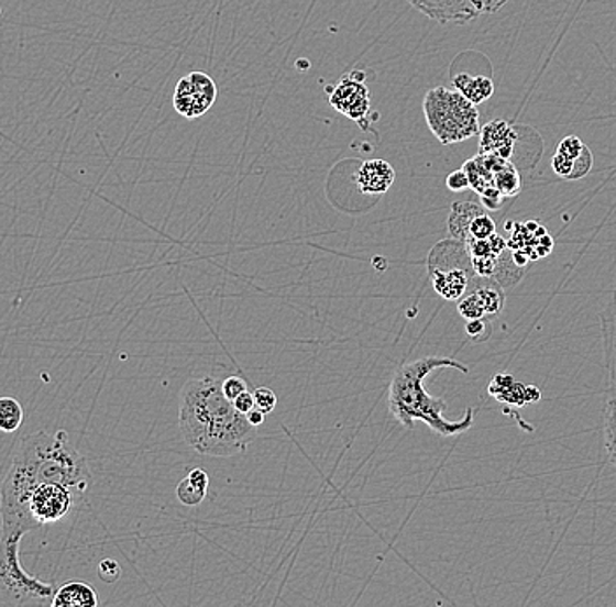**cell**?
Listing matches in <instances>:
<instances>
[{"mask_svg": "<svg viewBox=\"0 0 616 607\" xmlns=\"http://www.w3.org/2000/svg\"><path fill=\"white\" fill-rule=\"evenodd\" d=\"M90 482L88 461L70 443L67 431L26 434L0 485V526L35 531L38 526L29 514V497L37 485H64L82 500Z\"/></svg>", "mask_w": 616, "mask_h": 607, "instance_id": "obj_1", "label": "cell"}, {"mask_svg": "<svg viewBox=\"0 0 616 607\" xmlns=\"http://www.w3.org/2000/svg\"><path fill=\"white\" fill-rule=\"evenodd\" d=\"M180 434L201 455L242 454L256 437V426L233 407L216 378H191L180 390Z\"/></svg>", "mask_w": 616, "mask_h": 607, "instance_id": "obj_2", "label": "cell"}, {"mask_svg": "<svg viewBox=\"0 0 616 607\" xmlns=\"http://www.w3.org/2000/svg\"><path fill=\"white\" fill-rule=\"evenodd\" d=\"M435 369L470 372L466 364L459 363L458 360H450V357H424L416 363L403 364L402 368L394 373L393 382L389 385L391 413L405 428L411 429L417 420H422L440 437H458L473 426L475 410L470 408L466 416L462 417L459 422L447 420L443 416L447 411V402L441 398H432L431 394L424 389L426 377Z\"/></svg>", "mask_w": 616, "mask_h": 607, "instance_id": "obj_3", "label": "cell"}, {"mask_svg": "<svg viewBox=\"0 0 616 607\" xmlns=\"http://www.w3.org/2000/svg\"><path fill=\"white\" fill-rule=\"evenodd\" d=\"M29 532L0 526V604L4 606H52L56 591L23 570L20 543Z\"/></svg>", "mask_w": 616, "mask_h": 607, "instance_id": "obj_4", "label": "cell"}, {"mask_svg": "<svg viewBox=\"0 0 616 607\" xmlns=\"http://www.w3.org/2000/svg\"><path fill=\"white\" fill-rule=\"evenodd\" d=\"M422 109L429 130L443 146L459 144L480 133L476 106L459 91L443 86L432 88L424 97Z\"/></svg>", "mask_w": 616, "mask_h": 607, "instance_id": "obj_5", "label": "cell"}, {"mask_svg": "<svg viewBox=\"0 0 616 607\" xmlns=\"http://www.w3.org/2000/svg\"><path fill=\"white\" fill-rule=\"evenodd\" d=\"M428 272L435 291L449 301H458L476 275L466 244L458 239L441 240L431 249Z\"/></svg>", "mask_w": 616, "mask_h": 607, "instance_id": "obj_6", "label": "cell"}, {"mask_svg": "<svg viewBox=\"0 0 616 607\" xmlns=\"http://www.w3.org/2000/svg\"><path fill=\"white\" fill-rule=\"evenodd\" d=\"M218 99V86L206 73H191L177 82L174 109L186 120H197L206 114Z\"/></svg>", "mask_w": 616, "mask_h": 607, "instance_id": "obj_7", "label": "cell"}, {"mask_svg": "<svg viewBox=\"0 0 616 607\" xmlns=\"http://www.w3.org/2000/svg\"><path fill=\"white\" fill-rule=\"evenodd\" d=\"M76 503L79 497L64 485H37L29 497V514L38 527H43L67 517Z\"/></svg>", "mask_w": 616, "mask_h": 607, "instance_id": "obj_8", "label": "cell"}, {"mask_svg": "<svg viewBox=\"0 0 616 607\" xmlns=\"http://www.w3.org/2000/svg\"><path fill=\"white\" fill-rule=\"evenodd\" d=\"M328 93L334 111L363 126V120L370 112V90L364 85L363 77H355V74L343 77L334 88H328Z\"/></svg>", "mask_w": 616, "mask_h": 607, "instance_id": "obj_9", "label": "cell"}, {"mask_svg": "<svg viewBox=\"0 0 616 607\" xmlns=\"http://www.w3.org/2000/svg\"><path fill=\"white\" fill-rule=\"evenodd\" d=\"M417 11L438 23H464L479 18L473 0H407Z\"/></svg>", "mask_w": 616, "mask_h": 607, "instance_id": "obj_10", "label": "cell"}, {"mask_svg": "<svg viewBox=\"0 0 616 607\" xmlns=\"http://www.w3.org/2000/svg\"><path fill=\"white\" fill-rule=\"evenodd\" d=\"M479 153L496 154L501 158L512 159L517 146L518 132L514 124L505 120L488 121L480 129Z\"/></svg>", "mask_w": 616, "mask_h": 607, "instance_id": "obj_11", "label": "cell"}, {"mask_svg": "<svg viewBox=\"0 0 616 607\" xmlns=\"http://www.w3.org/2000/svg\"><path fill=\"white\" fill-rule=\"evenodd\" d=\"M396 180V170L385 159H369L355 174V185L363 195H384Z\"/></svg>", "mask_w": 616, "mask_h": 607, "instance_id": "obj_12", "label": "cell"}, {"mask_svg": "<svg viewBox=\"0 0 616 607\" xmlns=\"http://www.w3.org/2000/svg\"><path fill=\"white\" fill-rule=\"evenodd\" d=\"M601 331H603L606 368H608L609 380L616 389V289L612 293L608 305L601 312Z\"/></svg>", "mask_w": 616, "mask_h": 607, "instance_id": "obj_13", "label": "cell"}, {"mask_svg": "<svg viewBox=\"0 0 616 607\" xmlns=\"http://www.w3.org/2000/svg\"><path fill=\"white\" fill-rule=\"evenodd\" d=\"M99 595L88 583L69 582L56 591L53 607H97Z\"/></svg>", "mask_w": 616, "mask_h": 607, "instance_id": "obj_14", "label": "cell"}, {"mask_svg": "<svg viewBox=\"0 0 616 607\" xmlns=\"http://www.w3.org/2000/svg\"><path fill=\"white\" fill-rule=\"evenodd\" d=\"M455 90L466 97L471 103H484L494 95V82L487 76H471V74H459L454 77Z\"/></svg>", "mask_w": 616, "mask_h": 607, "instance_id": "obj_15", "label": "cell"}, {"mask_svg": "<svg viewBox=\"0 0 616 607\" xmlns=\"http://www.w3.org/2000/svg\"><path fill=\"white\" fill-rule=\"evenodd\" d=\"M482 210H485L482 203H475V201H455V203H452L449 216V231L452 239L464 242L471 219L480 214Z\"/></svg>", "mask_w": 616, "mask_h": 607, "instance_id": "obj_16", "label": "cell"}, {"mask_svg": "<svg viewBox=\"0 0 616 607\" xmlns=\"http://www.w3.org/2000/svg\"><path fill=\"white\" fill-rule=\"evenodd\" d=\"M494 188L505 198L517 197L518 192L522 191V179L512 159H505L494 170Z\"/></svg>", "mask_w": 616, "mask_h": 607, "instance_id": "obj_17", "label": "cell"}, {"mask_svg": "<svg viewBox=\"0 0 616 607\" xmlns=\"http://www.w3.org/2000/svg\"><path fill=\"white\" fill-rule=\"evenodd\" d=\"M522 269L520 266L515 265L512 251L506 249L505 253L497 257L496 272H494L493 278L506 291V289L517 286L522 280Z\"/></svg>", "mask_w": 616, "mask_h": 607, "instance_id": "obj_18", "label": "cell"}, {"mask_svg": "<svg viewBox=\"0 0 616 607\" xmlns=\"http://www.w3.org/2000/svg\"><path fill=\"white\" fill-rule=\"evenodd\" d=\"M23 417H25V411L16 398H11V396L0 398V431L16 432L22 428Z\"/></svg>", "mask_w": 616, "mask_h": 607, "instance_id": "obj_19", "label": "cell"}, {"mask_svg": "<svg viewBox=\"0 0 616 607\" xmlns=\"http://www.w3.org/2000/svg\"><path fill=\"white\" fill-rule=\"evenodd\" d=\"M604 445L609 462L616 467V396L609 398L604 407Z\"/></svg>", "mask_w": 616, "mask_h": 607, "instance_id": "obj_20", "label": "cell"}, {"mask_svg": "<svg viewBox=\"0 0 616 607\" xmlns=\"http://www.w3.org/2000/svg\"><path fill=\"white\" fill-rule=\"evenodd\" d=\"M496 233V223H494V219L482 210L480 214H476L475 218L471 219L470 227H468V239H476V240H487ZM464 240V242H466Z\"/></svg>", "mask_w": 616, "mask_h": 607, "instance_id": "obj_21", "label": "cell"}, {"mask_svg": "<svg viewBox=\"0 0 616 607\" xmlns=\"http://www.w3.org/2000/svg\"><path fill=\"white\" fill-rule=\"evenodd\" d=\"M206 490L195 487V485L189 482L188 476L177 485V499L185 506H198L201 500L206 499Z\"/></svg>", "mask_w": 616, "mask_h": 607, "instance_id": "obj_22", "label": "cell"}, {"mask_svg": "<svg viewBox=\"0 0 616 607\" xmlns=\"http://www.w3.org/2000/svg\"><path fill=\"white\" fill-rule=\"evenodd\" d=\"M594 167V154L588 150V146H583L582 153L574 159L573 170H571L568 180H580L591 174Z\"/></svg>", "mask_w": 616, "mask_h": 607, "instance_id": "obj_23", "label": "cell"}, {"mask_svg": "<svg viewBox=\"0 0 616 607\" xmlns=\"http://www.w3.org/2000/svg\"><path fill=\"white\" fill-rule=\"evenodd\" d=\"M254 408L263 411L265 416L272 413L277 407V396H275L274 390L268 389V387H260V389L254 390Z\"/></svg>", "mask_w": 616, "mask_h": 607, "instance_id": "obj_24", "label": "cell"}, {"mask_svg": "<svg viewBox=\"0 0 616 607\" xmlns=\"http://www.w3.org/2000/svg\"><path fill=\"white\" fill-rule=\"evenodd\" d=\"M466 334L475 342H485L491 336V322L487 319H470L466 322Z\"/></svg>", "mask_w": 616, "mask_h": 607, "instance_id": "obj_25", "label": "cell"}, {"mask_svg": "<svg viewBox=\"0 0 616 607\" xmlns=\"http://www.w3.org/2000/svg\"><path fill=\"white\" fill-rule=\"evenodd\" d=\"M583 146L585 144L576 135H570V137L562 139L561 144L557 146L556 153L562 154L565 158L573 159L574 162L580 156V153H582Z\"/></svg>", "mask_w": 616, "mask_h": 607, "instance_id": "obj_26", "label": "cell"}, {"mask_svg": "<svg viewBox=\"0 0 616 607\" xmlns=\"http://www.w3.org/2000/svg\"><path fill=\"white\" fill-rule=\"evenodd\" d=\"M97 573H99V577L103 583H116L120 580L121 567L112 559H106V561L100 562Z\"/></svg>", "mask_w": 616, "mask_h": 607, "instance_id": "obj_27", "label": "cell"}, {"mask_svg": "<svg viewBox=\"0 0 616 607\" xmlns=\"http://www.w3.org/2000/svg\"><path fill=\"white\" fill-rule=\"evenodd\" d=\"M221 387H223L224 396H227L230 401H233L239 394L248 390V384H245L244 378L240 377H228L227 380L221 382Z\"/></svg>", "mask_w": 616, "mask_h": 607, "instance_id": "obj_28", "label": "cell"}, {"mask_svg": "<svg viewBox=\"0 0 616 607\" xmlns=\"http://www.w3.org/2000/svg\"><path fill=\"white\" fill-rule=\"evenodd\" d=\"M447 188L454 192H462L470 189V180H468L466 172L462 170V168L461 170L452 172V174L447 177Z\"/></svg>", "mask_w": 616, "mask_h": 607, "instance_id": "obj_29", "label": "cell"}, {"mask_svg": "<svg viewBox=\"0 0 616 607\" xmlns=\"http://www.w3.org/2000/svg\"><path fill=\"white\" fill-rule=\"evenodd\" d=\"M573 159H568L562 154L556 153L552 158V170L556 172L557 177L568 180L571 170H573Z\"/></svg>", "mask_w": 616, "mask_h": 607, "instance_id": "obj_30", "label": "cell"}, {"mask_svg": "<svg viewBox=\"0 0 616 607\" xmlns=\"http://www.w3.org/2000/svg\"><path fill=\"white\" fill-rule=\"evenodd\" d=\"M503 200H505V197L497 189H488L484 195H480V203L487 210H499Z\"/></svg>", "mask_w": 616, "mask_h": 607, "instance_id": "obj_31", "label": "cell"}, {"mask_svg": "<svg viewBox=\"0 0 616 607\" xmlns=\"http://www.w3.org/2000/svg\"><path fill=\"white\" fill-rule=\"evenodd\" d=\"M233 407L237 410L242 411V413H248V411L253 410L254 408V396L253 393H249V390H244V393L239 394L235 399H233Z\"/></svg>", "mask_w": 616, "mask_h": 607, "instance_id": "obj_32", "label": "cell"}, {"mask_svg": "<svg viewBox=\"0 0 616 607\" xmlns=\"http://www.w3.org/2000/svg\"><path fill=\"white\" fill-rule=\"evenodd\" d=\"M189 482H191L195 487L201 488V490H206L209 488V475H207L206 471L200 470H193L191 473L188 475Z\"/></svg>", "mask_w": 616, "mask_h": 607, "instance_id": "obj_33", "label": "cell"}, {"mask_svg": "<svg viewBox=\"0 0 616 607\" xmlns=\"http://www.w3.org/2000/svg\"><path fill=\"white\" fill-rule=\"evenodd\" d=\"M248 416L249 422L253 423V426H262L265 422V413L263 411L257 410V408H253V410L248 411L245 413Z\"/></svg>", "mask_w": 616, "mask_h": 607, "instance_id": "obj_34", "label": "cell"}, {"mask_svg": "<svg viewBox=\"0 0 616 607\" xmlns=\"http://www.w3.org/2000/svg\"><path fill=\"white\" fill-rule=\"evenodd\" d=\"M512 257H514L515 265L520 266V268H524V266H527V263L531 262L529 256H527L526 251H522V249L512 251Z\"/></svg>", "mask_w": 616, "mask_h": 607, "instance_id": "obj_35", "label": "cell"}, {"mask_svg": "<svg viewBox=\"0 0 616 607\" xmlns=\"http://www.w3.org/2000/svg\"><path fill=\"white\" fill-rule=\"evenodd\" d=\"M538 244L543 245V247L553 249V239L547 233V235H543L541 236V239H538Z\"/></svg>", "mask_w": 616, "mask_h": 607, "instance_id": "obj_36", "label": "cell"}]
</instances>
